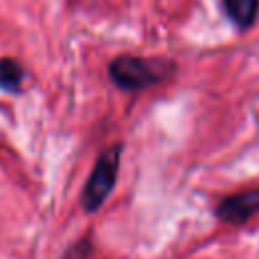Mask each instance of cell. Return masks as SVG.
<instances>
[{"label":"cell","instance_id":"obj_3","mask_svg":"<svg viewBox=\"0 0 259 259\" xmlns=\"http://www.w3.org/2000/svg\"><path fill=\"white\" fill-rule=\"evenodd\" d=\"M259 212V188L243 190L223 198L217 206V217L229 225H245Z\"/></svg>","mask_w":259,"mask_h":259},{"label":"cell","instance_id":"obj_5","mask_svg":"<svg viewBox=\"0 0 259 259\" xmlns=\"http://www.w3.org/2000/svg\"><path fill=\"white\" fill-rule=\"evenodd\" d=\"M22 79H24V71L18 61L8 59V57L0 59V89L2 91L16 93L22 85Z\"/></svg>","mask_w":259,"mask_h":259},{"label":"cell","instance_id":"obj_2","mask_svg":"<svg viewBox=\"0 0 259 259\" xmlns=\"http://www.w3.org/2000/svg\"><path fill=\"white\" fill-rule=\"evenodd\" d=\"M119 160H121V144H113L105 148L97 158L81 194V204L87 212H95L97 208H101L105 198L111 194L119 174Z\"/></svg>","mask_w":259,"mask_h":259},{"label":"cell","instance_id":"obj_4","mask_svg":"<svg viewBox=\"0 0 259 259\" xmlns=\"http://www.w3.org/2000/svg\"><path fill=\"white\" fill-rule=\"evenodd\" d=\"M223 8L233 24H237L241 30H247L257 18L259 0H223Z\"/></svg>","mask_w":259,"mask_h":259},{"label":"cell","instance_id":"obj_6","mask_svg":"<svg viewBox=\"0 0 259 259\" xmlns=\"http://www.w3.org/2000/svg\"><path fill=\"white\" fill-rule=\"evenodd\" d=\"M89 251H91L89 241H81V243H77L75 247H71V249H69V253H67V257H65V259H87Z\"/></svg>","mask_w":259,"mask_h":259},{"label":"cell","instance_id":"obj_1","mask_svg":"<svg viewBox=\"0 0 259 259\" xmlns=\"http://www.w3.org/2000/svg\"><path fill=\"white\" fill-rule=\"evenodd\" d=\"M174 63L162 59H140L134 55H119L109 63V79L121 91L138 93L146 91L168 75H172Z\"/></svg>","mask_w":259,"mask_h":259}]
</instances>
